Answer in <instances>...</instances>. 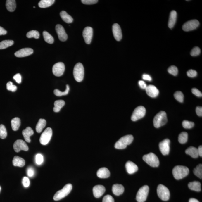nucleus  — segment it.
<instances>
[{
  "mask_svg": "<svg viewBox=\"0 0 202 202\" xmlns=\"http://www.w3.org/2000/svg\"><path fill=\"white\" fill-rule=\"evenodd\" d=\"M65 101L63 100H57L55 101L54 107L53 108V111L58 112L61 111V108L65 105Z\"/></svg>",
  "mask_w": 202,
  "mask_h": 202,
  "instance_id": "7c9ffc66",
  "label": "nucleus"
},
{
  "mask_svg": "<svg viewBox=\"0 0 202 202\" xmlns=\"http://www.w3.org/2000/svg\"><path fill=\"white\" fill-rule=\"evenodd\" d=\"M188 187L192 190L200 192L201 191V184L199 182L194 181L190 182L188 184Z\"/></svg>",
  "mask_w": 202,
  "mask_h": 202,
  "instance_id": "bb28decb",
  "label": "nucleus"
},
{
  "mask_svg": "<svg viewBox=\"0 0 202 202\" xmlns=\"http://www.w3.org/2000/svg\"><path fill=\"white\" fill-rule=\"evenodd\" d=\"M26 36L28 38H30L33 37L37 39L39 38L40 34L39 32L37 31L32 30L28 32L26 34Z\"/></svg>",
  "mask_w": 202,
  "mask_h": 202,
  "instance_id": "ea45409f",
  "label": "nucleus"
},
{
  "mask_svg": "<svg viewBox=\"0 0 202 202\" xmlns=\"http://www.w3.org/2000/svg\"><path fill=\"white\" fill-rule=\"evenodd\" d=\"M187 75L188 77H194L197 76V73L196 70L191 69L187 72Z\"/></svg>",
  "mask_w": 202,
  "mask_h": 202,
  "instance_id": "8fccbe9b",
  "label": "nucleus"
},
{
  "mask_svg": "<svg viewBox=\"0 0 202 202\" xmlns=\"http://www.w3.org/2000/svg\"><path fill=\"white\" fill-rule=\"evenodd\" d=\"M170 141L168 139H165L160 142L159 146L160 151L164 156L168 155L170 151Z\"/></svg>",
  "mask_w": 202,
  "mask_h": 202,
  "instance_id": "ddd939ff",
  "label": "nucleus"
},
{
  "mask_svg": "<svg viewBox=\"0 0 202 202\" xmlns=\"http://www.w3.org/2000/svg\"><path fill=\"white\" fill-rule=\"evenodd\" d=\"M146 112V109L144 106H139L134 109L131 117L132 121H136L142 118L145 116Z\"/></svg>",
  "mask_w": 202,
  "mask_h": 202,
  "instance_id": "1a4fd4ad",
  "label": "nucleus"
},
{
  "mask_svg": "<svg viewBox=\"0 0 202 202\" xmlns=\"http://www.w3.org/2000/svg\"><path fill=\"white\" fill-rule=\"evenodd\" d=\"M157 192L159 197L161 200L167 201L169 200L170 197V192L169 189L165 186L160 184L157 189Z\"/></svg>",
  "mask_w": 202,
  "mask_h": 202,
  "instance_id": "0eeeda50",
  "label": "nucleus"
},
{
  "mask_svg": "<svg viewBox=\"0 0 202 202\" xmlns=\"http://www.w3.org/2000/svg\"><path fill=\"white\" fill-rule=\"evenodd\" d=\"M97 174V176L100 178H107L110 176V172L108 168L103 167L98 170Z\"/></svg>",
  "mask_w": 202,
  "mask_h": 202,
  "instance_id": "4be33fe9",
  "label": "nucleus"
},
{
  "mask_svg": "<svg viewBox=\"0 0 202 202\" xmlns=\"http://www.w3.org/2000/svg\"><path fill=\"white\" fill-rule=\"evenodd\" d=\"M65 70V65L62 62H58L55 64L53 68V74L56 77H59L62 75Z\"/></svg>",
  "mask_w": 202,
  "mask_h": 202,
  "instance_id": "f8f14e48",
  "label": "nucleus"
},
{
  "mask_svg": "<svg viewBox=\"0 0 202 202\" xmlns=\"http://www.w3.org/2000/svg\"><path fill=\"white\" fill-rule=\"evenodd\" d=\"M196 114L199 116H202V107L197 106L196 109Z\"/></svg>",
  "mask_w": 202,
  "mask_h": 202,
  "instance_id": "4d7b16f0",
  "label": "nucleus"
},
{
  "mask_svg": "<svg viewBox=\"0 0 202 202\" xmlns=\"http://www.w3.org/2000/svg\"><path fill=\"white\" fill-rule=\"evenodd\" d=\"M133 139V136L132 135L123 136L115 144V148L120 149H125L127 145L132 144Z\"/></svg>",
  "mask_w": 202,
  "mask_h": 202,
  "instance_id": "f03ea898",
  "label": "nucleus"
},
{
  "mask_svg": "<svg viewBox=\"0 0 202 202\" xmlns=\"http://www.w3.org/2000/svg\"><path fill=\"white\" fill-rule=\"evenodd\" d=\"M182 126L184 128L190 129V128L193 127L194 126V123L192 122L184 120L183 121Z\"/></svg>",
  "mask_w": 202,
  "mask_h": 202,
  "instance_id": "37998d69",
  "label": "nucleus"
},
{
  "mask_svg": "<svg viewBox=\"0 0 202 202\" xmlns=\"http://www.w3.org/2000/svg\"><path fill=\"white\" fill-rule=\"evenodd\" d=\"M46 120L43 119H40L36 126V130L38 133L42 132L43 128H45L46 125Z\"/></svg>",
  "mask_w": 202,
  "mask_h": 202,
  "instance_id": "2f4dec72",
  "label": "nucleus"
},
{
  "mask_svg": "<svg viewBox=\"0 0 202 202\" xmlns=\"http://www.w3.org/2000/svg\"><path fill=\"white\" fill-rule=\"evenodd\" d=\"M60 15L63 20L67 23H72L73 20V18L69 15L66 12L63 11L60 13Z\"/></svg>",
  "mask_w": 202,
  "mask_h": 202,
  "instance_id": "c85d7f7f",
  "label": "nucleus"
},
{
  "mask_svg": "<svg viewBox=\"0 0 202 202\" xmlns=\"http://www.w3.org/2000/svg\"><path fill=\"white\" fill-rule=\"evenodd\" d=\"M82 2L85 5H92L97 3V0H82Z\"/></svg>",
  "mask_w": 202,
  "mask_h": 202,
  "instance_id": "603ef678",
  "label": "nucleus"
},
{
  "mask_svg": "<svg viewBox=\"0 0 202 202\" xmlns=\"http://www.w3.org/2000/svg\"><path fill=\"white\" fill-rule=\"evenodd\" d=\"M201 53V49L198 47H195L192 49L191 52V56L195 57L199 55Z\"/></svg>",
  "mask_w": 202,
  "mask_h": 202,
  "instance_id": "49530a36",
  "label": "nucleus"
},
{
  "mask_svg": "<svg viewBox=\"0 0 202 202\" xmlns=\"http://www.w3.org/2000/svg\"><path fill=\"white\" fill-rule=\"evenodd\" d=\"M69 89H70V88H69V85H66V88L65 91L62 92L60 90H59L58 89H55L54 90V94L55 95L57 96H63L67 95L69 93Z\"/></svg>",
  "mask_w": 202,
  "mask_h": 202,
  "instance_id": "58836bf2",
  "label": "nucleus"
},
{
  "mask_svg": "<svg viewBox=\"0 0 202 202\" xmlns=\"http://www.w3.org/2000/svg\"><path fill=\"white\" fill-rule=\"evenodd\" d=\"M112 32L115 39L116 41H121L122 38V33L121 27L120 25L117 23H115L112 26Z\"/></svg>",
  "mask_w": 202,
  "mask_h": 202,
  "instance_id": "f3484780",
  "label": "nucleus"
},
{
  "mask_svg": "<svg viewBox=\"0 0 202 202\" xmlns=\"http://www.w3.org/2000/svg\"><path fill=\"white\" fill-rule=\"evenodd\" d=\"M143 160L152 167H158L160 164V161L157 156L153 153H150L143 156Z\"/></svg>",
  "mask_w": 202,
  "mask_h": 202,
  "instance_id": "423d86ee",
  "label": "nucleus"
},
{
  "mask_svg": "<svg viewBox=\"0 0 202 202\" xmlns=\"http://www.w3.org/2000/svg\"><path fill=\"white\" fill-rule=\"evenodd\" d=\"M27 174L28 176L30 177H32L33 176L34 174V169L32 167H29L27 170Z\"/></svg>",
  "mask_w": 202,
  "mask_h": 202,
  "instance_id": "6e6d98bb",
  "label": "nucleus"
},
{
  "mask_svg": "<svg viewBox=\"0 0 202 202\" xmlns=\"http://www.w3.org/2000/svg\"><path fill=\"white\" fill-rule=\"evenodd\" d=\"M147 94L151 97L155 98L158 95L159 91L157 88L153 85H149L146 88Z\"/></svg>",
  "mask_w": 202,
  "mask_h": 202,
  "instance_id": "a211bd4d",
  "label": "nucleus"
},
{
  "mask_svg": "<svg viewBox=\"0 0 202 202\" xmlns=\"http://www.w3.org/2000/svg\"><path fill=\"white\" fill-rule=\"evenodd\" d=\"M177 16V14L175 10L172 11L170 15L168 23V27L170 29H172L176 23Z\"/></svg>",
  "mask_w": 202,
  "mask_h": 202,
  "instance_id": "393cba45",
  "label": "nucleus"
},
{
  "mask_svg": "<svg viewBox=\"0 0 202 202\" xmlns=\"http://www.w3.org/2000/svg\"><path fill=\"white\" fill-rule=\"evenodd\" d=\"M7 33V31L4 28L0 26V35H5Z\"/></svg>",
  "mask_w": 202,
  "mask_h": 202,
  "instance_id": "052dcab7",
  "label": "nucleus"
},
{
  "mask_svg": "<svg viewBox=\"0 0 202 202\" xmlns=\"http://www.w3.org/2000/svg\"><path fill=\"white\" fill-rule=\"evenodd\" d=\"M44 38L45 42L48 43L52 44L54 42L53 37L47 32L44 31L43 33Z\"/></svg>",
  "mask_w": 202,
  "mask_h": 202,
  "instance_id": "e433bc0d",
  "label": "nucleus"
},
{
  "mask_svg": "<svg viewBox=\"0 0 202 202\" xmlns=\"http://www.w3.org/2000/svg\"><path fill=\"white\" fill-rule=\"evenodd\" d=\"M22 184L24 187H26V188L29 187L30 185V180H29V178L27 177H24L23 179Z\"/></svg>",
  "mask_w": 202,
  "mask_h": 202,
  "instance_id": "3c124183",
  "label": "nucleus"
},
{
  "mask_svg": "<svg viewBox=\"0 0 202 202\" xmlns=\"http://www.w3.org/2000/svg\"><path fill=\"white\" fill-rule=\"evenodd\" d=\"M14 42L12 40H5L0 42V49H6L14 44Z\"/></svg>",
  "mask_w": 202,
  "mask_h": 202,
  "instance_id": "f704fd0d",
  "label": "nucleus"
},
{
  "mask_svg": "<svg viewBox=\"0 0 202 202\" xmlns=\"http://www.w3.org/2000/svg\"><path fill=\"white\" fill-rule=\"evenodd\" d=\"M174 96L175 99L179 102L182 103L184 101V96L181 91H177L175 92Z\"/></svg>",
  "mask_w": 202,
  "mask_h": 202,
  "instance_id": "79ce46f5",
  "label": "nucleus"
},
{
  "mask_svg": "<svg viewBox=\"0 0 202 202\" xmlns=\"http://www.w3.org/2000/svg\"><path fill=\"white\" fill-rule=\"evenodd\" d=\"M73 76L76 81L81 82L83 80L84 75V69L83 65L81 63H77L73 69Z\"/></svg>",
  "mask_w": 202,
  "mask_h": 202,
  "instance_id": "39448f33",
  "label": "nucleus"
},
{
  "mask_svg": "<svg viewBox=\"0 0 202 202\" xmlns=\"http://www.w3.org/2000/svg\"><path fill=\"white\" fill-rule=\"evenodd\" d=\"M1 186H0V192H1Z\"/></svg>",
  "mask_w": 202,
  "mask_h": 202,
  "instance_id": "0e129e2a",
  "label": "nucleus"
},
{
  "mask_svg": "<svg viewBox=\"0 0 202 202\" xmlns=\"http://www.w3.org/2000/svg\"><path fill=\"white\" fill-rule=\"evenodd\" d=\"M198 153L199 156L202 157V146H200L198 149Z\"/></svg>",
  "mask_w": 202,
  "mask_h": 202,
  "instance_id": "680f3d73",
  "label": "nucleus"
},
{
  "mask_svg": "<svg viewBox=\"0 0 202 202\" xmlns=\"http://www.w3.org/2000/svg\"><path fill=\"white\" fill-rule=\"evenodd\" d=\"M54 0H41L38 3L39 6L41 8L49 7L55 2Z\"/></svg>",
  "mask_w": 202,
  "mask_h": 202,
  "instance_id": "72a5a7b5",
  "label": "nucleus"
},
{
  "mask_svg": "<svg viewBox=\"0 0 202 202\" xmlns=\"http://www.w3.org/2000/svg\"><path fill=\"white\" fill-rule=\"evenodd\" d=\"M13 163L14 166L23 167L25 164V160L18 156H15L13 159Z\"/></svg>",
  "mask_w": 202,
  "mask_h": 202,
  "instance_id": "cd10ccee",
  "label": "nucleus"
},
{
  "mask_svg": "<svg viewBox=\"0 0 202 202\" xmlns=\"http://www.w3.org/2000/svg\"><path fill=\"white\" fill-rule=\"evenodd\" d=\"M72 189V184H66L62 189L56 192L53 196V200L55 201H58L63 198L70 193Z\"/></svg>",
  "mask_w": 202,
  "mask_h": 202,
  "instance_id": "20e7f679",
  "label": "nucleus"
},
{
  "mask_svg": "<svg viewBox=\"0 0 202 202\" xmlns=\"http://www.w3.org/2000/svg\"><path fill=\"white\" fill-rule=\"evenodd\" d=\"M189 202H200L196 199L194 198H191L189 200Z\"/></svg>",
  "mask_w": 202,
  "mask_h": 202,
  "instance_id": "e2e57ef3",
  "label": "nucleus"
},
{
  "mask_svg": "<svg viewBox=\"0 0 202 202\" xmlns=\"http://www.w3.org/2000/svg\"><path fill=\"white\" fill-rule=\"evenodd\" d=\"M168 73L173 76H176L178 74V70L177 68L175 65H172L168 69Z\"/></svg>",
  "mask_w": 202,
  "mask_h": 202,
  "instance_id": "c03bdc74",
  "label": "nucleus"
},
{
  "mask_svg": "<svg viewBox=\"0 0 202 202\" xmlns=\"http://www.w3.org/2000/svg\"><path fill=\"white\" fill-rule=\"evenodd\" d=\"M12 129L14 131L18 130L21 124V121L18 117L12 119L11 121Z\"/></svg>",
  "mask_w": 202,
  "mask_h": 202,
  "instance_id": "473e14b6",
  "label": "nucleus"
},
{
  "mask_svg": "<svg viewBox=\"0 0 202 202\" xmlns=\"http://www.w3.org/2000/svg\"><path fill=\"white\" fill-rule=\"evenodd\" d=\"M142 78L144 80L148 81H151L152 80V77L150 76L149 75L145 74L143 75Z\"/></svg>",
  "mask_w": 202,
  "mask_h": 202,
  "instance_id": "bf43d9fd",
  "label": "nucleus"
},
{
  "mask_svg": "<svg viewBox=\"0 0 202 202\" xmlns=\"http://www.w3.org/2000/svg\"><path fill=\"white\" fill-rule=\"evenodd\" d=\"M53 135V131L51 128L48 127L41 134L40 138V142L42 145L49 144Z\"/></svg>",
  "mask_w": 202,
  "mask_h": 202,
  "instance_id": "9d476101",
  "label": "nucleus"
},
{
  "mask_svg": "<svg viewBox=\"0 0 202 202\" xmlns=\"http://www.w3.org/2000/svg\"><path fill=\"white\" fill-rule=\"evenodd\" d=\"M34 132L30 127H27L22 132V134L24 136V139L28 143L30 142V137L31 136H32Z\"/></svg>",
  "mask_w": 202,
  "mask_h": 202,
  "instance_id": "5701e85b",
  "label": "nucleus"
},
{
  "mask_svg": "<svg viewBox=\"0 0 202 202\" xmlns=\"http://www.w3.org/2000/svg\"><path fill=\"white\" fill-rule=\"evenodd\" d=\"M149 188L148 185H144L140 188L136 195L138 202H144L146 200L149 193Z\"/></svg>",
  "mask_w": 202,
  "mask_h": 202,
  "instance_id": "6e6552de",
  "label": "nucleus"
},
{
  "mask_svg": "<svg viewBox=\"0 0 202 202\" xmlns=\"http://www.w3.org/2000/svg\"><path fill=\"white\" fill-rule=\"evenodd\" d=\"M188 140V134L186 132H181L179 135L178 140L179 142L181 144H184L187 143Z\"/></svg>",
  "mask_w": 202,
  "mask_h": 202,
  "instance_id": "c9c22d12",
  "label": "nucleus"
},
{
  "mask_svg": "<svg viewBox=\"0 0 202 202\" xmlns=\"http://www.w3.org/2000/svg\"><path fill=\"white\" fill-rule=\"evenodd\" d=\"M13 78L18 84H20L21 82V76L19 73L15 75L13 77Z\"/></svg>",
  "mask_w": 202,
  "mask_h": 202,
  "instance_id": "5fc2aeb1",
  "label": "nucleus"
},
{
  "mask_svg": "<svg viewBox=\"0 0 202 202\" xmlns=\"http://www.w3.org/2000/svg\"><path fill=\"white\" fill-rule=\"evenodd\" d=\"M93 36V28L90 27H87L83 31V36L87 44H89L92 41Z\"/></svg>",
  "mask_w": 202,
  "mask_h": 202,
  "instance_id": "2eb2a0df",
  "label": "nucleus"
},
{
  "mask_svg": "<svg viewBox=\"0 0 202 202\" xmlns=\"http://www.w3.org/2000/svg\"><path fill=\"white\" fill-rule=\"evenodd\" d=\"M200 25L199 21L196 20H192L187 21L183 25V30L185 32L195 30Z\"/></svg>",
  "mask_w": 202,
  "mask_h": 202,
  "instance_id": "9b49d317",
  "label": "nucleus"
},
{
  "mask_svg": "<svg viewBox=\"0 0 202 202\" xmlns=\"http://www.w3.org/2000/svg\"><path fill=\"white\" fill-rule=\"evenodd\" d=\"M167 122L166 113L165 112L161 111L155 116L153 120V125L155 127L158 128L165 125Z\"/></svg>",
  "mask_w": 202,
  "mask_h": 202,
  "instance_id": "7ed1b4c3",
  "label": "nucleus"
},
{
  "mask_svg": "<svg viewBox=\"0 0 202 202\" xmlns=\"http://www.w3.org/2000/svg\"><path fill=\"white\" fill-rule=\"evenodd\" d=\"M185 153L194 158H197L199 156L198 149L194 147L190 146L187 148L185 151Z\"/></svg>",
  "mask_w": 202,
  "mask_h": 202,
  "instance_id": "a878e982",
  "label": "nucleus"
},
{
  "mask_svg": "<svg viewBox=\"0 0 202 202\" xmlns=\"http://www.w3.org/2000/svg\"><path fill=\"white\" fill-rule=\"evenodd\" d=\"M139 84L142 89H145L147 87L146 84L143 81H139Z\"/></svg>",
  "mask_w": 202,
  "mask_h": 202,
  "instance_id": "13d9d810",
  "label": "nucleus"
},
{
  "mask_svg": "<svg viewBox=\"0 0 202 202\" xmlns=\"http://www.w3.org/2000/svg\"><path fill=\"white\" fill-rule=\"evenodd\" d=\"M13 148L16 152H19L21 150L27 151L29 147L26 142L22 140H17L14 143Z\"/></svg>",
  "mask_w": 202,
  "mask_h": 202,
  "instance_id": "4468645a",
  "label": "nucleus"
},
{
  "mask_svg": "<svg viewBox=\"0 0 202 202\" xmlns=\"http://www.w3.org/2000/svg\"><path fill=\"white\" fill-rule=\"evenodd\" d=\"M125 167L127 172L129 174L134 173L138 170L137 166L135 163L131 161L127 162L126 163Z\"/></svg>",
  "mask_w": 202,
  "mask_h": 202,
  "instance_id": "412c9836",
  "label": "nucleus"
},
{
  "mask_svg": "<svg viewBox=\"0 0 202 202\" xmlns=\"http://www.w3.org/2000/svg\"><path fill=\"white\" fill-rule=\"evenodd\" d=\"M33 53V49L30 48H25L15 52V55L17 57H23L30 56Z\"/></svg>",
  "mask_w": 202,
  "mask_h": 202,
  "instance_id": "6ab92c4d",
  "label": "nucleus"
},
{
  "mask_svg": "<svg viewBox=\"0 0 202 202\" xmlns=\"http://www.w3.org/2000/svg\"><path fill=\"white\" fill-rule=\"evenodd\" d=\"M105 191V188L103 186L96 185L93 188V195L96 198H99L102 196Z\"/></svg>",
  "mask_w": 202,
  "mask_h": 202,
  "instance_id": "aec40b11",
  "label": "nucleus"
},
{
  "mask_svg": "<svg viewBox=\"0 0 202 202\" xmlns=\"http://www.w3.org/2000/svg\"><path fill=\"white\" fill-rule=\"evenodd\" d=\"M194 174L198 177L199 178H202V165L199 164L195 168L193 171Z\"/></svg>",
  "mask_w": 202,
  "mask_h": 202,
  "instance_id": "4c0bfd02",
  "label": "nucleus"
},
{
  "mask_svg": "<svg viewBox=\"0 0 202 202\" xmlns=\"http://www.w3.org/2000/svg\"><path fill=\"white\" fill-rule=\"evenodd\" d=\"M33 8H35V7H34H34H33Z\"/></svg>",
  "mask_w": 202,
  "mask_h": 202,
  "instance_id": "69168bd1",
  "label": "nucleus"
},
{
  "mask_svg": "<svg viewBox=\"0 0 202 202\" xmlns=\"http://www.w3.org/2000/svg\"><path fill=\"white\" fill-rule=\"evenodd\" d=\"M44 161L43 156L41 154H37L36 156V162L38 165H41Z\"/></svg>",
  "mask_w": 202,
  "mask_h": 202,
  "instance_id": "de8ad7c7",
  "label": "nucleus"
},
{
  "mask_svg": "<svg viewBox=\"0 0 202 202\" xmlns=\"http://www.w3.org/2000/svg\"><path fill=\"white\" fill-rule=\"evenodd\" d=\"M189 170L188 167L182 165H177L172 170V175L176 180H180L188 176Z\"/></svg>",
  "mask_w": 202,
  "mask_h": 202,
  "instance_id": "f257e3e1",
  "label": "nucleus"
},
{
  "mask_svg": "<svg viewBox=\"0 0 202 202\" xmlns=\"http://www.w3.org/2000/svg\"><path fill=\"white\" fill-rule=\"evenodd\" d=\"M6 88L7 90L11 91L12 92H15L17 89V87L15 85H13L11 82H9L6 84Z\"/></svg>",
  "mask_w": 202,
  "mask_h": 202,
  "instance_id": "a18cd8bd",
  "label": "nucleus"
},
{
  "mask_svg": "<svg viewBox=\"0 0 202 202\" xmlns=\"http://www.w3.org/2000/svg\"><path fill=\"white\" fill-rule=\"evenodd\" d=\"M192 92L195 95L198 97H201L202 94L197 88H193L192 89Z\"/></svg>",
  "mask_w": 202,
  "mask_h": 202,
  "instance_id": "864d4df0",
  "label": "nucleus"
},
{
  "mask_svg": "<svg viewBox=\"0 0 202 202\" xmlns=\"http://www.w3.org/2000/svg\"><path fill=\"white\" fill-rule=\"evenodd\" d=\"M103 202H115L114 199L112 196L108 195L104 196Z\"/></svg>",
  "mask_w": 202,
  "mask_h": 202,
  "instance_id": "09e8293b",
  "label": "nucleus"
},
{
  "mask_svg": "<svg viewBox=\"0 0 202 202\" xmlns=\"http://www.w3.org/2000/svg\"><path fill=\"white\" fill-rule=\"evenodd\" d=\"M7 136L6 129L4 125L3 124L0 125V138L2 139L6 138Z\"/></svg>",
  "mask_w": 202,
  "mask_h": 202,
  "instance_id": "a19ab883",
  "label": "nucleus"
},
{
  "mask_svg": "<svg viewBox=\"0 0 202 202\" xmlns=\"http://www.w3.org/2000/svg\"><path fill=\"white\" fill-rule=\"evenodd\" d=\"M6 9L10 12L14 11L16 8V4L15 0H7L6 1Z\"/></svg>",
  "mask_w": 202,
  "mask_h": 202,
  "instance_id": "c756f323",
  "label": "nucleus"
},
{
  "mask_svg": "<svg viewBox=\"0 0 202 202\" xmlns=\"http://www.w3.org/2000/svg\"><path fill=\"white\" fill-rule=\"evenodd\" d=\"M56 30L60 41L63 42L66 41L68 39V35L63 26L61 25H57L56 27Z\"/></svg>",
  "mask_w": 202,
  "mask_h": 202,
  "instance_id": "dca6fc26",
  "label": "nucleus"
},
{
  "mask_svg": "<svg viewBox=\"0 0 202 202\" xmlns=\"http://www.w3.org/2000/svg\"><path fill=\"white\" fill-rule=\"evenodd\" d=\"M112 191L114 195L119 196L124 193V188L122 184H115L112 187Z\"/></svg>",
  "mask_w": 202,
  "mask_h": 202,
  "instance_id": "b1692460",
  "label": "nucleus"
}]
</instances>
